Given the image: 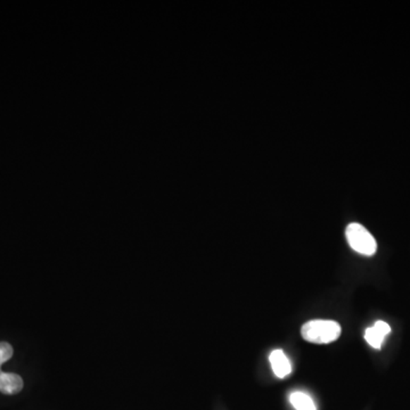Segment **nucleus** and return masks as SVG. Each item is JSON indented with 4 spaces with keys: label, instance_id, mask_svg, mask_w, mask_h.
I'll list each match as a JSON object with an SVG mask.
<instances>
[{
    "label": "nucleus",
    "instance_id": "nucleus-1",
    "mask_svg": "<svg viewBox=\"0 0 410 410\" xmlns=\"http://www.w3.org/2000/svg\"><path fill=\"white\" fill-rule=\"evenodd\" d=\"M342 328L339 323L334 321L316 319L302 326L301 334L306 341L315 344H328L336 341L341 335Z\"/></svg>",
    "mask_w": 410,
    "mask_h": 410
},
{
    "label": "nucleus",
    "instance_id": "nucleus-2",
    "mask_svg": "<svg viewBox=\"0 0 410 410\" xmlns=\"http://www.w3.org/2000/svg\"><path fill=\"white\" fill-rule=\"evenodd\" d=\"M345 236L351 249L359 254L374 256L378 250V243L374 236L360 223H350L345 230Z\"/></svg>",
    "mask_w": 410,
    "mask_h": 410
},
{
    "label": "nucleus",
    "instance_id": "nucleus-3",
    "mask_svg": "<svg viewBox=\"0 0 410 410\" xmlns=\"http://www.w3.org/2000/svg\"><path fill=\"white\" fill-rule=\"evenodd\" d=\"M391 333V327L385 321H378L374 326L369 327L365 332V340L372 348L380 349L384 340Z\"/></svg>",
    "mask_w": 410,
    "mask_h": 410
},
{
    "label": "nucleus",
    "instance_id": "nucleus-4",
    "mask_svg": "<svg viewBox=\"0 0 410 410\" xmlns=\"http://www.w3.org/2000/svg\"><path fill=\"white\" fill-rule=\"evenodd\" d=\"M273 374L278 378H285L292 373L291 361L282 350H273L269 356Z\"/></svg>",
    "mask_w": 410,
    "mask_h": 410
},
{
    "label": "nucleus",
    "instance_id": "nucleus-5",
    "mask_svg": "<svg viewBox=\"0 0 410 410\" xmlns=\"http://www.w3.org/2000/svg\"><path fill=\"white\" fill-rule=\"evenodd\" d=\"M23 389L21 376L13 373H0V392L4 395H16Z\"/></svg>",
    "mask_w": 410,
    "mask_h": 410
},
{
    "label": "nucleus",
    "instance_id": "nucleus-6",
    "mask_svg": "<svg viewBox=\"0 0 410 410\" xmlns=\"http://www.w3.org/2000/svg\"><path fill=\"white\" fill-rule=\"evenodd\" d=\"M290 402L297 410H317L311 397L301 391L291 393Z\"/></svg>",
    "mask_w": 410,
    "mask_h": 410
},
{
    "label": "nucleus",
    "instance_id": "nucleus-7",
    "mask_svg": "<svg viewBox=\"0 0 410 410\" xmlns=\"http://www.w3.org/2000/svg\"><path fill=\"white\" fill-rule=\"evenodd\" d=\"M13 354H14V350L12 345L7 342H0V373H1V366L13 357Z\"/></svg>",
    "mask_w": 410,
    "mask_h": 410
}]
</instances>
